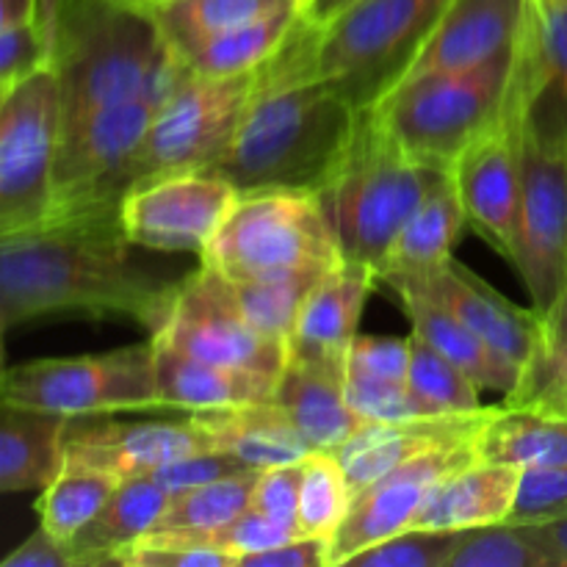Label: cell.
Segmentation results:
<instances>
[{
	"label": "cell",
	"mask_w": 567,
	"mask_h": 567,
	"mask_svg": "<svg viewBox=\"0 0 567 567\" xmlns=\"http://www.w3.org/2000/svg\"><path fill=\"white\" fill-rule=\"evenodd\" d=\"M120 225L44 219L0 233V327L53 313L125 316L150 330L166 324L181 280L133 258Z\"/></svg>",
	"instance_id": "1"
},
{
	"label": "cell",
	"mask_w": 567,
	"mask_h": 567,
	"mask_svg": "<svg viewBox=\"0 0 567 567\" xmlns=\"http://www.w3.org/2000/svg\"><path fill=\"white\" fill-rule=\"evenodd\" d=\"M321 28L297 14L280 48L258 66L249 109L227 153L208 172L225 177L238 194H321L352 144L354 109L319 72Z\"/></svg>",
	"instance_id": "2"
},
{
	"label": "cell",
	"mask_w": 567,
	"mask_h": 567,
	"mask_svg": "<svg viewBox=\"0 0 567 567\" xmlns=\"http://www.w3.org/2000/svg\"><path fill=\"white\" fill-rule=\"evenodd\" d=\"M61 120L133 97L166 100L192 72L142 6L70 0L42 11Z\"/></svg>",
	"instance_id": "3"
},
{
	"label": "cell",
	"mask_w": 567,
	"mask_h": 567,
	"mask_svg": "<svg viewBox=\"0 0 567 567\" xmlns=\"http://www.w3.org/2000/svg\"><path fill=\"white\" fill-rule=\"evenodd\" d=\"M258 66L225 78L188 75L155 111L147 133L111 181L72 208L48 219H89L120 225L131 188L175 172H208L236 138L249 109ZM122 227V225H120Z\"/></svg>",
	"instance_id": "4"
},
{
	"label": "cell",
	"mask_w": 567,
	"mask_h": 567,
	"mask_svg": "<svg viewBox=\"0 0 567 567\" xmlns=\"http://www.w3.org/2000/svg\"><path fill=\"white\" fill-rule=\"evenodd\" d=\"M446 172L410 158L374 109L360 111L352 144L321 192L343 258L380 271L404 221Z\"/></svg>",
	"instance_id": "5"
},
{
	"label": "cell",
	"mask_w": 567,
	"mask_h": 567,
	"mask_svg": "<svg viewBox=\"0 0 567 567\" xmlns=\"http://www.w3.org/2000/svg\"><path fill=\"white\" fill-rule=\"evenodd\" d=\"M515 44L468 70L399 81L371 109L410 158L452 169L460 153L502 111L513 78Z\"/></svg>",
	"instance_id": "6"
},
{
	"label": "cell",
	"mask_w": 567,
	"mask_h": 567,
	"mask_svg": "<svg viewBox=\"0 0 567 567\" xmlns=\"http://www.w3.org/2000/svg\"><path fill=\"white\" fill-rule=\"evenodd\" d=\"M341 260L321 194L286 188L238 194L225 225L199 252V266L225 280L332 269Z\"/></svg>",
	"instance_id": "7"
},
{
	"label": "cell",
	"mask_w": 567,
	"mask_h": 567,
	"mask_svg": "<svg viewBox=\"0 0 567 567\" xmlns=\"http://www.w3.org/2000/svg\"><path fill=\"white\" fill-rule=\"evenodd\" d=\"M452 0H354L319 33V72L354 109L380 103L421 53Z\"/></svg>",
	"instance_id": "8"
},
{
	"label": "cell",
	"mask_w": 567,
	"mask_h": 567,
	"mask_svg": "<svg viewBox=\"0 0 567 567\" xmlns=\"http://www.w3.org/2000/svg\"><path fill=\"white\" fill-rule=\"evenodd\" d=\"M0 396L61 419L166 410L155 380L153 338L114 352L11 365L0 380Z\"/></svg>",
	"instance_id": "9"
},
{
	"label": "cell",
	"mask_w": 567,
	"mask_h": 567,
	"mask_svg": "<svg viewBox=\"0 0 567 567\" xmlns=\"http://www.w3.org/2000/svg\"><path fill=\"white\" fill-rule=\"evenodd\" d=\"M59 125V81L48 61L22 78L0 105V233L50 216Z\"/></svg>",
	"instance_id": "10"
},
{
	"label": "cell",
	"mask_w": 567,
	"mask_h": 567,
	"mask_svg": "<svg viewBox=\"0 0 567 567\" xmlns=\"http://www.w3.org/2000/svg\"><path fill=\"white\" fill-rule=\"evenodd\" d=\"M509 260L546 316L567 280V147L524 133L518 227Z\"/></svg>",
	"instance_id": "11"
},
{
	"label": "cell",
	"mask_w": 567,
	"mask_h": 567,
	"mask_svg": "<svg viewBox=\"0 0 567 567\" xmlns=\"http://www.w3.org/2000/svg\"><path fill=\"white\" fill-rule=\"evenodd\" d=\"M526 133V89L513 66L507 97L496 120L460 153L452 177L457 183L468 225L509 258L518 227L520 153Z\"/></svg>",
	"instance_id": "12"
},
{
	"label": "cell",
	"mask_w": 567,
	"mask_h": 567,
	"mask_svg": "<svg viewBox=\"0 0 567 567\" xmlns=\"http://www.w3.org/2000/svg\"><path fill=\"white\" fill-rule=\"evenodd\" d=\"M155 336L199 360L255 374L280 377L288 363V343L255 330L225 280L205 266L181 280L169 319Z\"/></svg>",
	"instance_id": "13"
},
{
	"label": "cell",
	"mask_w": 567,
	"mask_h": 567,
	"mask_svg": "<svg viewBox=\"0 0 567 567\" xmlns=\"http://www.w3.org/2000/svg\"><path fill=\"white\" fill-rule=\"evenodd\" d=\"M238 203V188L214 172H175L131 188L120 225L133 247L203 252Z\"/></svg>",
	"instance_id": "14"
},
{
	"label": "cell",
	"mask_w": 567,
	"mask_h": 567,
	"mask_svg": "<svg viewBox=\"0 0 567 567\" xmlns=\"http://www.w3.org/2000/svg\"><path fill=\"white\" fill-rule=\"evenodd\" d=\"M476 460H480L476 441L435 449V452H426L421 457L396 465L380 480L365 485L363 491L352 496L347 518L330 540L327 563L330 567L347 565L365 548L410 529L430 493L443 480L474 465Z\"/></svg>",
	"instance_id": "15"
},
{
	"label": "cell",
	"mask_w": 567,
	"mask_h": 567,
	"mask_svg": "<svg viewBox=\"0 0 567 567\" xmlns=\"http://www.w3.org/2000/svg\"><path fill=\"white\" fill-rule=\"evenodd\" d=\"M164 100L133 97L61 120L53 169V208H72L120 172Z\"/></svg>",
	"instance_id": "16"
},
{
	"label": "cell",
	"mask_w": 567,
	"mask_h": 567,
	"mask_svg": "<svg viewBox=\"0 0 567 567\" xmlns=\"http://www.w3.org/2000/svg\"><path fill=\"white\" fill-rule=\"evenodd\" d=\"M208 449H216L214 441L192 415L177 421H111V415H92L66 421L61 457L109 471L125 482Z\"/></svg>",
	"instance_id": "17"
},
{
	"label": "cell",
	"mask_w": 567,
	"mask_h": 567,
	"mask_svg": "<svg viewBox=\"0 0 567 567\" xmlns=\"http://www.w3.org/2000/svg\"><path fill=\"white\" fill-rule=\"evenodd\" d=\"M388 288L413 286L446 305L465 327L491 343L498 354L513 360L524 374V365L535 358L546 343V321L535 308H520L507 297L487 286L480 275L452 258L441 269L424 277H399L385 282Z\"/></svg>",
	"instance_id": "18"
},
{
	"label": "cell",
	"mask_w": 567,
	"mask_h": 567,
	"mask_svg": "<svg viewBox=\"0 0 567 567\" xmlns=\"http://www.w3.org/2000/svg\"><path fill=\"white\" fill-rule=\"evenodd\" d=\"M498 408V404H496ZM496 408H480L474 413L454 415H421V419L399 421H374L365 424L336 449L347 485L352 496L380 480L396 465L421 457L426 452L446 446H460L480 437L487 421L493 419Z\"/></svg>",
	"instance_id": "19"
},
{
	"label": "cell",
	"mask_w": 567,
	"mask_h": 567,
	"mask_svg": "<svg viewBox=\"0 0 567 567\" xmlns=\"http://www.w3.org/2000/svg\"><path fill=\"white\" fill-rule=\"evenodd\" d=\"M377 286V271L360 260H347L321 275L299 310L288 338V358L347 377V358L360 336L365 299Z\"/></svg>",
	"instance_id": "20"
},
{
	"label": "cell",
	"mask_w": 567,
	"mask_h": 567,
	"mask_svg": "<svg viewBox=\"0 0 567 567\" xmlns=\"http://www.w3.org/2000/svg\"><path fill=\"white\" fill-rule=\"evenodd\" d=\"M515 61L526 89V131L567 147V0H526Z\"/></svg>",
	"instance_id": "21"
},
{
	"label": "cell",
	"mask_w": 567,
	"mask_h": 567,
	"mask_svg": "<svg viewBox=\"0 0 567 567\" xmlns=\"http://www.w3.org/2000/svg\"><path fill=\"white\" fill-rule=\"evenodd\" d=\"M524 14L526 0H452L402 81L468 70L513 48Z\"/></svg>",
	"instance_id": "22"
},
{
	"label": "cell",
	"mask_w": 567,
	"mask_h": 567,
	"mask_svg": "<svg viewBox=\"0 0 567 567\" xmlns=\"http://www.w3.org/2000/svg\"><path fill=\"white\" fill-rule=\"evenodd\" d=\"M153 349L155 380H158L161 402L166 410L188 415L244 408V404H260L275 399L277 377L208 363V360H199L183 349L172 347L158 336H153Z\"/></svg>",
	"instance_id": "23"
},
{
	"label": "cell",
	"mask_w": 567,
	"mask_h": 567,
	"mask_svg": "<svg viewBox=\"0 0 567 567\" xmlns=\"http://www.w3.org/2000/svg\"><path fill=\"white\" fill-rule=\"evenodd\" d=\"M391 291L402 302V310L413 324V336L443 354L460 371H465L480 385V391H496L504 396L515 391L520 382L518 365L498 354L491 343L482 341L446 305L413 286H396Z\"/></svg>",
	"instance_id": "24"
},
{
	"label": "cell",
	"mask_w": 567,
	"mask_h": 567,
	"mask_svg": "<svg viewBox=\"0 0 567 567\" xmlns=\"http://www.w3.org/2000/svg\"><path fill=\"white\" fill-rule=\"evenodd\" d=\"M271 402L282 410L313 452H336L360 426H365V421L349 408L343 374L302 360L288 358L286 369L277 377Z\"/></svg>",
	"instance_id": "25"
},
{
	"label": "cell",
	"mask_w": 567,
	"mask_h": 567,
	"mask_svg": "<svg viewBox=\"0 0 567 567\" xmlns=\"http://www.w3.org/2000/svg\"><path fill=\"white\" fill-rule=\"evenodd\" d=\"M468 227L463 199L452 172L441 175L419 208L404 221L385 264L377 271V286L399 277H424L454 258L463 230Z\"/></svg>",
	"instance_id": "26"
},
{
	"label": "cell",
	"mask_w": 567,
	"mask_h": 567,
	"mask_svg": "<svg viewBox=\"0 0 567 567\" xmlns=\"http://www.w3.org/2000/svg\"><path fill=\"white\" fill-rule=\"evenodd\" d=\"M520 468L476 460L468 468L443 480L415 515V529L465 532L507 520L518 491ZM410 526V529H413Z\"/></svg>",
	"instance_id": "27"
},
{
	"label": "cell",
	"mask_w": 567,
	"mask_h": 567,
	"mask_svg": "<svg viewBox=\"0 0 567 567\" xmlns=\"http://www.w3.org/2000/svg\"><path fill=\"white\" fill-rule=\"evenodd\" d=\"M66 421L0 396V493L42 491L59 474Z\"/></svg>",
	"instance_id": "28"
},
{
	"label": "cell",
	"mask_w": 567,
	"mask_h": 567,
	"mask_svg": "<svg viewBox=\"0 0 567 567\" xmlns=\"http://www.w3.org/2000/svg\"><path fill=\"white\" fill-rule=\"evenodd\" d=\"M188 415L208 432L216 449L236 454L258 471L299 463L313 452L275 402Z\"/></svg>",
	"instance_id": "29"
},
{
	"label": "cell",
	"mask_w": 567,
	"mask_h": 567,
	"mask_svg": "<svg viewBox=\"0 0 567 567\" xmlns=\"http://www.w3.org/2000/svg\"><path fill=\"white\" fill-rule=\"evenodd\" d=\"M169 493L153 476L120 482L97 515L66 540L75 567H103L114 563L116 554L147 535L164 513Z\"/></svg>",
	"instance_id": "30"
},
{
	"label": "cell",
	"mask_w": 567,
	"mask_h": 567,
	"mask_svg": "<svg viewBox=\"0 0 567 567\" xmlns=\"http://www.w3.org/2000/svg\"><path fill=\"white\" fill-rule=\"evenodd\" d=\"M476 452L485 463L515 468L567 465V419L504 402L476 437Z\"/></svg>",
	"instance_id": "31"
},
{
	"label": "cell",
	"mask_w": 567,
	"mask_h": 567,
	"mask_svg": "<svg viewBox=\"0 0 567 567\" xmlns=\"http://www.w3.org/2000/svg\"><path fill=\"white\" fill-rule=\"evenodd\" d=\"M297 14L299 6L271 11V14L258 17V20L230 28V31L199 39L197 44H192V48H186L177 55H181V61L188 66L192 75L225 78L249 72L264 64L280 48V42L288 37L293 22H297Z\"/></svg>",
	"instance_id": "32"
},
{
	"label": "cell",
	"mask_w": 567,
	"mask_h": 567,
	"mask_svg": "<svg viewBox=\"0 0 567 567\" xmlns=\"http://www.w3.org/2000/svg\"><path fill=\"white\" fill-rule=\"evenodd\" d=\"M120 482L109 471L61 457L59 474L39 491V526L66 543L103 509Z\"/></svg>",
	"instance_id": "33"
},
{
	"label": "cell",
	"mask_w": 567,
	"mask_h": 567,
	"mask_svg": "<svg viewBox=\"0 0 567 567\" xmlns=\"http://www.w3.org/2000/svg\"><path fill=\"white\" fill-rule=\"evenodd\" d=\"M288 6H299V0H158L147 11L166 44L175 53H183L199 39L230 31Z\"/></svg>",
	"instance_id": "34"
},
{
	"label": "cell",
	"mask_w": 567,
	"mask_h": 567,
	"mask_svg": "<svg viewBox=\"0 0 567 567\" xmlns=\"http://www.w3.org/2000/svg\"><path fill=\"white\" fill-rule=\"evenodd\" d=\"M330 269H302L286 271V275L252 277V280H225L233 302L238 305L249 324L264 336L288 343L293 327H297L299 310L310 297L321 275Z\"/></svg>",
	"instance_id": "35"
},
{
	"label": "cell",
	"mask_w": 567,
	"mask_h": 567,
	"mask_svg": "<svg viewBox=\"0 0 567 567\" xmlns=\"http://www.w3.org/2000/svg\"><path fill=\"white\" fill-rule=\"evenodd\" d=\"M408 402L415 419L474 413L482 408L480 385L413 332H410Z\"/></svg>",
	"instance_id": "36"
},
{
	"label": "cell",
	"mask_w": 567,
	"mask_h": 567,
	"mask_svg": "<svg viewBox=\"0 0 567 567\" xmlns=\"http://www.w3.org/2000/svg\"><path fill=\"white\" fill-rule=\"evenodd\" d=\"M449 567H559L540 526L498 524L460 532Z\"/></svg>",
	"instance_id": "37"
},
{
	"label": "cell",
	"mask_w": 567,
	"mask_h": 567,
	"mask_svg": "<svg viewBox=\"0 0 567 567\" xmlns=\"http://www.w3.org/2000/svg\"><path fill=\"white\" fill-rule=\"evenodd\" d=\"M258 474L260 471H247L175 493L150 532H199L238 518L244 509L252 507Z\"/></svg>",
	"instance_id": "38"
},
{
	"label": "cell",
	"mask_w": 567,
	"mask_h": 567,
	"mask_svg": "<svg viewBox=\"0 0 567 567\" xmlns=\"http://www.w3.org/2000/svg\"><path fill=\"white\" fill-rule=\"evenodd\" d=\"M352 504L341 463L332 452H310L302 460V487H299L297 532L330 543L343 524Z\"/></svg>",
	"instance_id": "39"
},
{
	"label": "cell",
	"mask_w": 567,
	"mask_h": 567,
	"mask_svg": "<svg viewBox=\"0 0 567 567\" xmlns=\"http://www.w3.org/2000/svg\"><path fill=\"white\" fill-rule=\"evenodd\" d=\"M460 532L404 529L377 546L365 548L347 565L360 567H449Z\"/></svg>",
	"instance_id": "40"
},
{
	"label": "cell",
	"mask_w": 567,
	"mask_h": 567,
	"mask_svg": "<svg viewBox=\"0 0 567 567\" xmlns=\"http://www.w3.org/2000/svg\"><path fill=\"white\" fill-rule=\"evenodd\" d=\"M509 524L546 526L567 520V465L520 468Z\"/></svg>",
	"instance_id": "41"
},
{
	"label": "cell",
	"mask_w": 567,
	"mask_h": 567,
	"mask_svg": "<svg viewBox=\"0 0 567 567\" xmlns=\"http://www.w3.org/2000/svg\"><path fill=\"white\" fill-rule=\"evenodd\" d=\"M504 402L567 419V347L543 343L540 352L524 365L520 382Z\"/></svg>",
	"instance_id": "42"
},
{
	"label": "cell",
	"mask_w": 567,
	"mask_h": 567,
	"mask_svg": "<svg viewBox=\"0 0 567 567\" xmlns=\"http://www.w3.org/2000/svg\"><path fill=\"white\" fill-rule=\"evenodd\" d=\"M111 565L120 567H238V559L230 554L210 551V548H192L172 543L166 537L147 532L122 548Z\"/></svg>",
	"instance_id": "43"
},
{
	"label": "cell",
	"mask_w": 567,
	"mask_h": 567,
	"mask_svg": "<svg viewBox=\"0 0 567 567\" xmlns=\"http://www.w3.org/2000/svg\"><path fill=\"white\" fill-rule=\"evenodd\" d=\"M247 471L258 468L247 465L241 457H236V454L221 452V449H208V452H197L188 454V457L172 460V463L161 465V468H155L153 474L147 476H153L169 496H175V493L188 491V487L208 485V482L247 474Z\"/></svg>",
	"instance_id": "44"
},
{
	"label": "cell",
	"mask_w": 567,
	"mask_h": 567,
	"mask_svg": "<svg viewBox=\"0 0 567 567\" xmlns=\"http://www.w3.org/2000/svg\"><path fill=\"white\" fill-rule=\"evenodd\" d=\"M410 371V336H358L347 358V374L371 377L408 385Z\"/></svg>",
	"instance_id": "45"
},
{
	"label": "cell",
	"mask_w": 567,
	"mask_h": 567,
	"mask_svg": "<svg viewBox=\"0 0 567 567\" xmlns=\"http://www.w3.org/2000/svg\"><path fill=\"white\" fill-rule=\"evenodd\" d=\"M50 61V33L42 20L0 33V89H11Z\"/></svg>",
	"instance_id": "46"
},
{
	"label": "cell",
	"mask_w": 567,
	"mask_h": 567,
	"mask_svg": "<svg viewBox=\"0 0 567 567\" xmlns=\"http://www.w3.org/2000/svg\"><path fill=\"white\" fill-rule=\"evenodd\" d=\"M343 393H347L349 408H352L365 424H374V421L415 419V415L410 413L408 385H399V382L347 374L343 377Z\"/></svg>",
	"instance_id": "47"
},
{
	"label": "cell",
	"mask_w": 567,
	"mask_h": 567,
	"mask_svg": "<svg viewBox=\"0 0 567 567\" xmlns=\"http://www.w3.org/2000/svg\"><path fill=\"white\" fill-rule=\"evenodd\" d=\"M299 487H302V460L291 465L264 468L258 474V480H255L252 507L260 509L264 515H269L277 524L297 532Z\"/></svg>",
	"instance_id": "48"
},
{
	"label": "cell",
	"mask_w": 567,
	"mask_h": 567,
	"mask_svg": "<svg viewBox=\"0 0 567 567\" xmlns=\"http://www.w3.org/2000/svg\"><path fill=\"white\" fill-rule=\"evenodd\" d=\"M327 554H330V543L327 540L293 535L286 543L266 548V551L247 554V557H241L238 567H330Z\"/></svg>",
	"instance_id": "49"
},
{
	"label": "cell",
	"mask_w": 567,
	"mask_h": 567,
	"mask_svg": "<svg viewBox=\"0 0 567 567\" xmlns=\"http://www.w3.org/2000/svg\"><path fill=\"white\" fill-rule=\"evenodd\" d=\"M0 567H75V557L64 540L37 526L31 537L0 559Z\"/></svg>",
	"instance_id": "50"
},
{
	"label": "cell",
	"mask_w": 567,
	"mask_h": 567,
	"mask_svg": "<svg viewBox=\"0 0 567 567\" xmlns=\"http://www.w3.org/2000/svg\"><path fill=\"white\" fill-rule=\"evenodd\" d=\"M42 0H0V33L31 25L39 20Z\"/></svg>",
	"instance_id": "51"
},
{
	"label": "cell",
	"mask_w": 567,
	"mask_h": 567,
	"mask_svg": "<svg viewBox=\"0 0 567 567\" xmlns=\"http://www.w3.org/2000/svg\"><path fill=\"white\" fill-rule=\"evenodd\" d=\"M352 3L354 0H299V14L313 25L324 28Z\"/></svg>",
	"instance_id": "52"
},
{
	"label": "cell",
	"mask_w": 567,
	"mask_h": 567,
	"mask_svg": "<svg viewBox=\"0 0 567 567\" xmlns=\"http://www.w3.org/2000/svg\"><path fill=\"white\" fill-rule=\"evenodd\" d=\"M546 321V343L548 347H567V280L554 308L543 316Z\"/></svg>",
	"instance_id": "53"
},
{
	"label": "cell",
	"mask_w": 567,
	"mask_h": 567,
	"mask_svg": "<svg viewBox=\"0 0 567 567\" xmlns=\"http://www.w3.org/2000/svg\"><path fill=\"white\" fill-rule=\"evenodd\" d=\"M540 532L543 537H546V546L551 548L554 557L559 559V567H567V520L540 526Z\"/></svg>",
	"instance_id": "54"
},
{
	"label": "cell",
	"mask_w": 567,
	"mask_h": 567,
	"mask_svg": "<svg viewBox=\"0 0 567 567\" xmlns=\"http://www.w3.org/2000/svg\"><path fill=\"white\" fill-rule=\"evenodd\" d=\"M3 336H6V330L0 327V380H3L6 369H9V365H6V358H3Z\"/></svg>",
	"instance_id": "55"
},
{
	"label": "cell",
	"mask_w": 567,
	"mask_h": 567,
	"mask_svg": "<svg viewBox=\"0 0 567 567\" xmlns=\"http://www.w3.org/2000/svg\"><path fill=\"white\" fill-rule=\"evenodd\" d=\"M61 3H70V0H42V11L53 9V6H61ZM42 11H39V14H42Z\"/></svg>",
	"instance_id": "56"
},
{
	"label": "cell",
	"mask_w": 567,
	"mask_h": 567,
	"mask_svg": "<svg viewBox=\"0 0 567 567\" xmlns=\"http://www.w3.org/2000/svg\"><path fill=\"white\" fill-rule=\"evenodd\" d=\"M125 3L142 6V9H150V6H153V3H158V0H125Z\"/></svg>",
	"instance_id": "57"
},
{
	"label": "cell",
	"mask_w": 567,
	"mask_h": 567,
	"mask_svg": "<svg viewBox=\"0 0 567 567\" xmlns=\"http://www.w3.org/2000/svg\"><path fill=\"white\" fill-rule=\"evenodd\" d=\"M11 89H14V86H11ZM11 89H0V105H3V100H6V94H9V92H11Z\"/></svg>",
	"instance_id": "58"
},
{
	"label": "cell",
	"mask_w": 567,
	"mask_h": 567,
	"mask_svg": "<svg viewBox=\"0 0 567 567\" xmlns=\"http://www.w3.org/2000/svg\"><path fill=\"white\" fill-rule=\"evenodd\" d=\"M535 3H559V0H535Z\"/></svg>",
	"instance_id": "59"
}]
</instances>
